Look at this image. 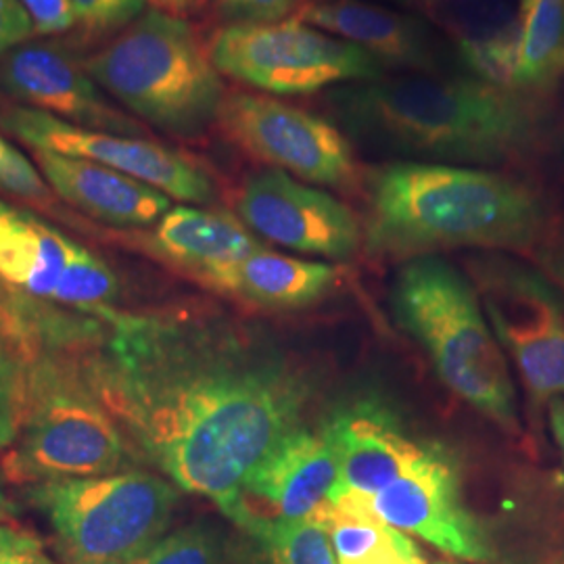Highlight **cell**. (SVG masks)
Masks as SVG:
<instances>
[{
	"label": "cell",
	"mask_w": 564,
	"mask_h": 564,
	"mask_svg": "<svg viewBox=\"0 0 564 564\" xmlns=\"http://www.w3.org/2000/svg\"><path fill=\"white\" fill-rule=\"evenodd\" d=\"M95 312L109 330L82 377L132 452L226 514L256 466L303 426L305 372L226 324Z\"/></svg>",
	"instance_id": "obj_1"
},
{
	"label": "cell",
	"mask_w": 564,
	"mask_h": 564,
	"mask_svg": "<svg viewBox=\"0 0 564 564\" xmlns=\"http://www.w3.org/2000/svg\"><path fill=\"white\" fill-rule=\"evenodd\" d=\"M326 105L358 139L470 167L523 158L542 137L531 95L473 74L383 76L333 88Z\"/></svg>",
	"instance_id": "obj_2"
},
{
	"label": "cell",
	"mask_w": 564,
	"mask_h": 564,
	"mask_svg": "<svg viewBox=\"0 0 564 564\" xmlns=\"http://www.w3.org/2000/svg\"><path fill=\"white\" fill-rule=\"evenodd\" d=\"M544 207L521 181L449 163H387L368 176L366 247L387 258L445 249H527L540 239Z\"/></svg>",
	"instance_id": "obj_3"
},
{
	"label": "cell",
	"mask_w": 564,
	"mask_h": 564,
	"mask_svg": "<svg viewBox=\"0 0 564 564\" xmlns=\"http://www.w3.org/2000/svg\"><path fill=\"white\" fill-rule=\"evenodd\" d=\"M393 303L442 383L485 419L514 429V384L475 286L452 263L423 256L400 268Z\"/></svg>",
	"instance_id": "obj_4"
},
{
	"label": "cell",
	"mask_w": 564,
	"mask_h": 564,
	"mask_svg": "<svg viewBox=\"0 0 564 564\" xmlns=\"http://www.w3.org/2000/svg\"><path fill=\"white\" fill-rule=\"evenodd\" d=\"M132 113L176 137H197L220 116L223 74L186 21L153 9L84 63Z\"/></svg>",
	"instance_id": "obj_5"
},
{
	"label": "cell",
	"mask_w": 564,
	"mask_h": 564,
	"mask_svg": "<svg viewBox=\"0 0 564 564\" xmlns=\"http://www.w3.org/2000/svg\"><path fill=\"white\" fill-rule=\"evenodd\" d=\"M130 454L120 424L80 368L30 362L20 433L2 463L9 481L39 485L113 475L130 463Z\"/></svg>",
	"instance_id": "obj_6"
},
{
	"label": "cell",
	"mask_w": 564,
	"mask_h": 564,
	"mask_svg": "<svg viewBox=\"0 0 564 564\" xmlns=\"http://www.w3.org/2000/svg\"><path fill=\"white\" fill-rule=\"evenodd\" d=\"M65 564H120L160 542L178 505L176 485L147 470L32 485Z\"/></svg>",
	"instance_id": "obj_7"
},
{
	"label": "cell",
	"mask_w": 564,
	"mask_h": 564,
	"mask_svg": "<svg viewBox=\"0 0 564 564\" xmlns=\"http://www.w3.org/2000/svg\"><path fill=\"white\" fill-rule=\"evenodd\" d=\"M216 69L279 97H302L383 78L384 69L358 46L297 18L276 23H230L207 48Z\"/></svg>",
	"instance_id": "obj_8"
},
{
	"label": "cell",
	"mask_w": 564,
	"mask_h": 564,
	"mask_svg": "<svg viewBox=\"0 0 564 564\" xmlns=\"http://www.w3.org/2000/svg\"><path fill=\"white\" fill-rule=\"evenodd\" d=\"M218 123L253 160L314 186L347 188L358 181L354 147L323 116L268 95H226Z\"/></svg>",
	"instance_id": "obj_9"
},
{
	"label": "cell",
	"mask_w": 564,
	"mask_h": 564,
	"mask_svg": "<svg viewBox=\"0 0 564 564\" xmlns=\"http://www.w3.org/2000/svg\"><path fill=\"white\" fill-rule=\"evenodd\" d=\"M479 281L496 339L519 366L533 400H564V303L558 293L514 263H487Z\"/></svg>",
	"instance_id": "obj_10"
},
{
	"label": "cell",
	"mask_w": 564,
	"mask_h": 564,
	"mask_svg": "<svg viewBox=\"0 0 564 564\" xmlns=\"http://www.w3.org/2000/svg\"><path fill=\"white\" fill-rule=\"evenodd\" d=\"M0 126L34 151H53L101 163L162 191L170 199L184 203L214 199V182L202 167L160 142L86 130L21 105L0 111Z\"/></svg>",
	"instance_id": "obj_11"
},
{
	"label": "cell",
	"mask_w": 564,
	"mask_h": 564,
	"mask_svg": "<svg viewBox=\"0 0 564 564\" xmlns=\"http://www.w3.org/2000/svg\"><path fill=\"white\" fill-rule=\"evenodd\" d=\"M237 212L253 235L303 256L347 260L362 247V226L345 203L281 170L242 182Z\"/></svg>",
	"instance_id": "obj_12"
},
{
	"label": "cell",
	"mask_w": 564,
	"mask_h": 564,
	"mask_svg": "<svg viewBox=\"0 0 564 564\" xmlns=\"http://www.w3.org/2000/svg\"><path fill=\"white\" fill-rule=\"evenodd\" d=\"M337 460L323 431L300 426L245 479L226 512L247 533L263 524L312 519L337 485Z\"/></svg>",
	"instance_id": "obj_13"
},
{
	"label": "cell",
	"mask_w": 564,
	"mask_h": 564,
	"mask_svg": "<svg viewBox=\"0 0 564 564\" xmlns=\"http://www.w3.org/2000/svg\"><path fill=\"white\" fill-rule=\"evenodd\" d=\"M366 505L383 523L419 535L449 556L489 558L484 533L464 508L456 470L437 449H426L398 481Z\"/></svg>",
	"instance_id": "obj_14"
},
{
	"label": "cell",
	"mask_w": 564,
	"mask_h": 564,
	"mask_svg": "<svg viewBox=\"0 0 564 564\" xmlns=\"http://www.w3.org/2000/svg\"><path fill=\"white\" fill-rule=\"evenodd\" d=\"M0 88L32 109L78 128L137 137L141 126L109 105L84 63L65 46L23 44L0 57Z\"/></svg>",
	"instance_id": "obj_15"
},
{
	"label": "cell",
	"mask_w": 564,
	"mask_h": 564,
	"mask_svg": "<svg viewBox=\"0 0 564 564\" xmlns=\"http://www.w3.org/2000/svg\"><path fill=\"white\" fill-rule=\"evenodd\" d=\"M358 46L384 72L442 74L444 48L424 21L362 0H316L293 15Z\"/></svg>",
	"instance_id": "obj_16"
},
{
	"label": "cell",
	"mask_w": 564,
	"mask_h": 564,
	"mask_svg": "<svg viewBox=\"0 0 564 564\" xmlns=\"http://www.w3.org/2000/svg\"><path fill=\"white\" fill-rule=\"evenodd\" d=\"M324 435L339 473L328 502H368L426 452L403 433L395 419L368 403L339 410L324 426Z\"/></svg>",
	"instance_id": "obj_17"
},
{
	"label": "cell",
	"mask_w": 564,
	"mask_h": 564,
	"mask_svg": "<svg viewBox=\"0 0 564 564\" xmlns=\"http://www.w3.org/2000/svg\"><path fill=\"white\" fill-rule=\"evenodd\" d=\"M34 160L61 199L95 220L120 228H147L172 209L170 197L162 191L101 163L53 151H34Z\"/></svg>",
	"instance_id": "obj_18"
},
{
	"label": "cell",
	"mask_w": 564,
	"mask_h": 564,
	"mask_svg": "<svg viewBox=\"0 0 564 564\" xmlns=\"http://www.w3.org/2000/svg\"><path fill=\"white\" fill-rule=\"evenodd\" d=\"M195 279L241 302L293 310L323 300L337 284V272L330 263L281 256L262 247Z\"/></svg>",
	"instance_id": "obj_19"
},
{
	"label": "cell",
	"mask_w": 564,
	"mask_h": 564,
	"mask_svg": "<svg viewBox=\"0 0 564 564\" xmlns=\"http://www.w3.org/2000/svg\"><path fill=\"white\" fill-rule=\"evenodd\" d=\"M147 249L193 276L242 260L262 242L235 216L199 207H172L144 239Z\"/></svg>",
	"instance_id": "obj_20"
},
{
	"label": "cell",
	"mask_w": 564,
	"mask_h": 564,
	"mask_svg": "<svg viewBox=\"0 0 564 564\" xmlns=\"http://www.w3.org/2000/svg\"><path fill=\"white\" fill-rule=\"evenodd\" d=\"M78 242L0 199V281L25 295L53 300Z\"/></svg>",
	"instance_id": "obj_21"
},
{
	"label": "cell",
	"mask_w": 564,
	"mask_h": 564,
	"mask_svg": "<svg viewBox=\"0 0 564 564\" xmlns=\"http://www.w3.org/2000/svg\"><path fill=\"white\" fill-rule=\"evenodd\" d=\"M564 78V0H521L510 86L538 95Z\"/></svg>",
	"instance_id": "obj_22"
},
{
	"label": "cell",
	"mask_w": 564,
	"mask_h": 564,
	"mask_svg": "<svg viewBox=\"0 0 564 564\" xmlns=\"http://www.w3.org/2000/svg\"><path fill=\"white\" fill-rule=\"evenodd\" d=\"M330 538L339 564H391L421 558L400 529L377 519L366 502H326L312 517Z\"/></svg>",
	"instance_id": "obj_23"
},
{
	"label": "cell",
	"mask_w": 564,
	"mask_h": 564,
	"mask_svg": "<svg viewBox=\"0 0 564 564\" xmlns=\"http://www.w3.org/2000/svg\"><path fill=\"white\" fill-rule=\"evenodd\" d=\"M276 564H339L330 538L316 519L263 524L251 533Z\"/></svg>",
	"instance_id": "obj_24"
},
{
	"label": "cell",
	"mask_w": 564,
	"mask_h": 564,
	"mask_svg": "<svg viewBox=\"0 0 564 564\" xmlns=\"http://www.w3.org/2000/svg\"><path fill=\"white\" fill-rule=\"evenodd\" d=\"M28 356L21 339L13 335L9 323L0 316V449L18 440L28 389Z\"/></svg>",
	"instance_id": "obj_25"
},
{
	"label": "cell",
	"mask_w": 564,
	"mask_h": 564,
	"mask_svg": "<svg viewBox=\"0 0 564 564\" xmlns=\"http://www.w3.org/2000/svg\"><path fill=\"white\" fill-rule=\"evenodd\" d=\"M118 293V281L111 268L78 245L63 270L59 284L51 302L99 310L111 302Z\"/></svg>",
	"instance_id": "obj_26"
},
{
	"label": "cell",
	"mask_w": 564,
	"mask_h": 564,
	"mask_svg": "<svg viewBox=\"0 0 564 564\" xmlns=\"http://www.w3.org/2000/svg\"><path fill=\"white\" fill-rule=\"evenodd\" d=\"M223 547L214 529L207 524H188L163 535L139 556L120 564H220Z\"/></svg>",
	"instance_id": "obj_27"
},
{
	"label": "cell",
	"mask_w": 564,
	"mask_h": 564,
	"mask_svg": "<svg viewBox=\"0 0 564 564\" xmlns=\"http://www.w3.org/2000/svg\"><path fill=\"white\" fill-rule=\"evenodd\" d=\"M0 188L25 202L48 203L51 191L41 170L0 132Z\"/></svg>",
	"instance_id": "obj_28"
},
{
	"label": "cell",
	"mask_w": 564,
	"mask_h": 564,
	"mask_svg": "<svg viewBox=\"0 0 564 564\" xmlns=\"http://www.w3.org/2000/svg\"><path fill=\"white\" fill-rule=\"evenodd\" d=\"M86 30H113L139 20L147 0H69Z\"/></svg>",
	"instance_id": "obj_29"
},
{
	"label": "cell",
	"mask_w": 564,
	"mask_h": 564,
	"mask_svg": "<svg viewBox=\"0 0 564 564\" xmlns=\"http://www.w3.org/2000/svg\"><path fill=\"white\" fill-rule=\"evenodd\" d=\"M302 7V0H223L232 23H276L293 18Z\"/></svg>",
	"instance_id": "obj_30"
},
{
	"label": "cell",
	"mask_w": 564,
	"mask_h": 564,
	"mask_svg": "<svg viewBox=\"0 0 564 564\" xmlns=\"http://www.w3.org/2000/svg\"><path fill=\"white\" fill-rule=\"evenodd\" d=\"M0 564H55L41 540L11 524H0Z\"/></svg>",
	"instance_id": "obj_31"
},
{
	"label": "cell",
	"mask_w": 564,
	"mask_h": 564,
	"mask_svg": "<svg viewBox=\"0 0 564 564\" xmlns=\"http://www.w3.org/2000/svg\"><path fill=\"white\" fill-rule=\"evenodd\" d=\"M34 32L41 36L61 34L74 28L78 20L69 0H20Z\"/></svg>",
	"instance_id": "obj_32"
},
{
	"label": "cell",
	"mask_w": 564,
	"mask_h": 564,
	"mask_svg": "<svg viewBox=\"0 0 564 564\" xmlns=\"http://www.w3.org/2000/svg\"><path fill=\"white\" fill-rule=\"evenodd\" d=\"M34 34V25L20 0H0V57Z\"/></svg>",
	"instance_id": "obj_33"
},
{
	"label": "cell",
	"mask_w": 564,
	"mask_h": 564,
	"mask_svg": "<svg viewBox=\"0 0 564 564\" xmlns=\"http://www.w3.org/2000/svg\"><path fill=\"white\" fill-rule=\"evenodd\" d=\"M21 508L18 500L11 496L7 481H4V473H0V524L11 523L20 517Z\"/></svg>",
	"instance_id": "obj_34"
},
{
	"label": "cell",
	"mask_w": 564,
	"mask_h": 564,
	"mask_svg": "<svg viewBox=\"0 0 564 564\" xmlns=\"http://www.w3.org/2000/svg\"><path fill=\"white\" fill-rule=\"evenodd\" d=\"M547 414H550V426L554 433V440L561 447L564 458V400L563 398H552L547 405Z\"/></svg>",
	"instance_id": "obj_35"
},
{
	"label": "cell",
	"mask_w": 564,
	"mask_h": 564,
	"mask_svg": "<svg viewBox=\"0 0 564 564\" xmlns=\"http://www.w3.org/2000/svg\"><path fill=\"white\" fill-rule=\"evenodd\" d=\"M545 263H547V268H550L554 281L558 282L561 289L564 291V245H561L558 249H554V251L547 256Z\"/></svg>",
	"instance_id": "obj_36"
},
{
	"label": "cell",
	"mask_w": 564,
	"mask_h": 564,
	"mask_svg": "<svg viewBox=\"0 0 564 564\" xmlns=\"http://www.w3.org/2000/svg\"><path fill=\"white\" fill-rule=\"evenodd\" d=\"M162 11L165 13H172V15H178V13H186L197 0H155Z\"/></svg>",
	"instance_id": "obj_37"
},
{
	"label": "cell",
	"mask_w": 564,
	"mask_h": 564,
	"mask_svg": "<svg viewBox=\"0 0 564 564\" xmlns=\"http://www.w3.org/2000/svg\"><path fill=\"white\" fill-rule=\"evenodd\" d=\"M398 4L423 11V13H435L437 11V0H395Z\"/></svg>",
	"instance_id": "obj_38"
},
{
	"label": "cell",
	"mask_w": 564,
	"mask_h": 564,
	"mask_svg": "<svg viewBox=\"0 0 564 564\" xmlns=\"http://www.w3.org/2000/svg\"><path fill=\"white\" fill-rule=\"evenodd\" d=\"M391 564H424L423 558H416V561H400V563H391Z\"/></svg>",
	"instance_id": "obj_39"
},
{
	"label": "cell",
	"mask_w": 564,
	"mask_h": 564,
	"mask_svg": "<svg viewBox=\"0 0 564 564\" xmlns=\"http://www.w3.org/2000/svg\"><path fill=\"white\" fill-rule=\"evenodd\" d=\"M314 2H316V0H314Z\"/></svg>",
	"instance_id": "obj_40"
},
{
	"label": "cell",
	"mask_w": 564,
	"mask_h": 564,
	"mask_svg": "<svg viewBox=\"0 0 564 564\" xmlns=\"http://www.w3.org/2000/svg\"><path fill=\"white\" fill-rule=\"evenodd\" d=\"M445 564V563H444Z\"/></svg>",
	"instance_id": "obj_41"
}]
</instances>
